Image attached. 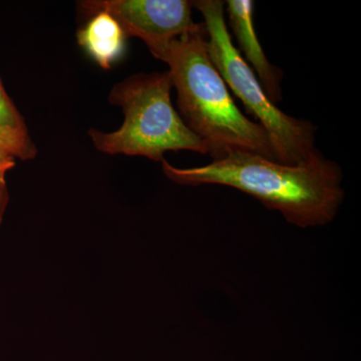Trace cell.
Returning <instances> with one entry per match:
<instances>
[{
	"label": "cell",
	"mask_w": 361,
	"mask_h": 361,
	"mask_svg": "<svg viewBox=\"0 0 361 361\" xmlns=\"http://www.w3.org/2000/svg\"><path fill=\"white\" fill-rule=\"evenodd\" d=\"M0 153L20 160H32L37 156V148L28 135L27 129L0 126Z\"/></svg>",
	"instance_id": "8"
},
{
	"label": "cell",
	"mask_w": 361,
	"mask_h": 361,
	"mask_svg": "<svg viewBox=\"0 0 361 361\" xmlns=\"http://www.w3.org/2000/svg\"><path fill=\"white\" fill-rule=\"evenodd\" d=\"M169 71L139 73L114 85L109 102L121 106L125 121L111 133L92 129L97 149L109 155L140 156L156 161L169 151L207 154L200 137L185 125L171 102Z\"/></svg>",
	"instance_id": "3"
},
{
	"label": "cell",
	"mask_w": 361,
	"mask_h": 361,
	"mask_svg": "<svg viewBox=\"0 0 361 361\" xmlns=\"http://www.w3.org/2000/svg\"><path fill=\"white\" fill-rule=\"evenodd\" d=\"M77 37L78 44L104 70H110L125 52L127 37L122 27L104 11L92 14Z\"/></svg>",
	"instance_id": "7"
},
{
	"label": "cell",
	"mask_w": 361,
	"mask_h": 361,
	"mask_svg": "<svg viewBox=\"0 0 361 361\" xmlns=\"http://www.w3.org/2000/svg\"><path fill=\"white\" fill-rule=\"evenodd\" d=\"M8 203L9 192L6 184H0V226L2 224L4 213H6Z\"/></svg>",
	"instance_id": "11"
},
{
	"label": "cell",
	"mask_w": 361,
	"mask_h": 361,
	"mask_svg": "<svg viewBox=\"0 0 361 361\" xmlns=\"http://www.w3.org/2000/svg\"><path fill=\"white\" fill-rule=\"evenodd\" d=\"M161 169L177 184L234 188L302 228L329 224L344 198L341 166L320 151L307 163L296 166L250 152L233 151L196 168H176L164 159Z\"/></svg>",
	"instance_id": "1"
},
{
	"label": "cell",
	"mask_w": 361,
	"mask_h": 361,
	"mask_svg": "<svg viewBox=\"0 0 361 361\" xmlns=\"http://www.w3.org/2000/svg\"><path fill=\"white\" fill-rule=\"evenodd\" d=\"M85 13L111 14L126 37H137L152 54L172 40L193 32L199 23L192 18L193 4L188 0H92L80 2Z\"/></svg>",
	"instance_id": "5"
},
{
	"label": "cell",
	"mask_w": 361,
	"mask_h": 361,
	"mask_svg": "<svg viewBox=\"0 0 361 361\" xmlns=\"http://www.w3.org/2000/svg\"><path fill=\"white\" fill-rule=\"evenodd\" d=\"M16 166V158L7 154L0 153V184H6V175Z\"/></svg>",
	"instance_id": "10"
},
{
	"label": "cell",
	"mask_w": 361,
	"mask_h": 361,
	"mask_svg": "<svg viewBox=\"0 0 361 361\" xmlns=\"http://www.w3.org/2000/svg\"><path fill=\"white\" fill-rule=\"evenodd\" d=\"M203 16L207 49L213 65L246 111L269 135L277 161L296 166L307 163L319 152L315 147L317 127L307 120L285 114L273 104L254 71L240 56L225 20V2L192 1Z\"/></svg>",
	"instance_id": "4"
},
{
	"label": "cell",
	"mask_w": 361,
	"mask_h": 361,
	"mask_svg": "<svg viewBox=\"0 0 361 361\" xmlns=\"http://www.w3.org/2000/svg\"><path fill=\"white\" fill-rule=\"evenodd\" d=\"M226 11L229 25L238 42L239 54L250 66L273 104L281 102V80L283 73L273 66L263 51L254 25V1L227 0Z\"/></svg>",
	"instance_id": "6"
},
{
	"label": "cell",
	"mask_w": 361,
	"mask_h": 361,
	"mask_svg": "<svg viewBox=\"0 0 361 361\" xmlns=\"http://www.w3.org/2000/svg\"><path fill=\"white\" fill-rule=\"evenodd\" d=\"M153 56L167 63L180 118L200 137L214 160L230 152L245 151L277 161L269 135L239 110L213 65L203 23Z\"/></svg>",
	"instance_id": "2"
},
{
	"label": "cell",
	"mask_w": 361,
	"mask_h": 361,
	"mask_svg": "<svg viewBox=\"0 0 361 361\" xmlns=\"http://www.w3.org/2000/svg\"><path fill=\"white\" fill-rule=\"evenodd\" d=\"M0 126L14 128V129H26L25 120L14 106L11 97L7 96L1 80H0Z\"/></svg>",
	"instance_id": "9"
}]
</instances>
